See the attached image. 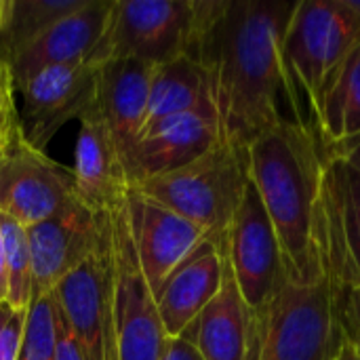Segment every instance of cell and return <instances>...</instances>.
<instances>
[{"instance_id":"cell-1","label":"cell","mask_w":360,"mask_h":360,"mask_svg":"<svg viewBox=\"0 0 360 360\" xmlns=\"http://www.w3.org/2000/svg\"><path fill=\"white\" fill-rule=\"evenodd\" d=\"M297 2L194 0L186 57L207 74L224 143L247 150L278 127L300 124L283 55Z\"/></svg>"},{"instance_id":"cell-2","label":"cell","mask_w":360,"mask_h":360,"mask_svg":"<svg viewBox=\"0 0 360 360\" xmlns=\"http://www.w3.org/2000/svg\"><path fill=\"white\" fill-rule=\"evenodd\" d=\"M249 179L274 226L283 259L306 272L316 257V219L327 150L300 124L278 127L247 148Z\"/></svg>"},{"instance_id":"cell-3","label":"cell","mask_w":360,"mask_h":360,"mask_svg":"<svg viewBox=\"0 0 360 360\" xmlns=\"http://www.w3.org/2000/svg\"><path fill=\"white\" fill-rule=\"evenodd\" d=\"M344 342L319 245L306 272L283 259L274 291L255 314L253 360H331Z\"/></svg>"},{"instance_id":"cell-4","label":"cell","mask_w":360,"mask_h":360,"mask_svg":"<svg viewBox=\"0 0 360 360\" xmlns=\"http://www.w3.org/2000/svg\"><path fill=\"white\" fill-rule=\"evenodd\" d=\"M360 42V0H300L285 36V70L297 120L319 135L325 89Z\"/></svg>"},{"instance_id":"cell-5","label":"cell","mask_w":360,"mask_h":360,"mask_svg":"<svg viewBox=\"0 0 360 360\" xmlns=\"http://www.w3.org/2000/svg\"><path fill=\"white\" fill-rule=\"evenodd\" d=\"M249 184L247 150L217 143L190 165L131 186L198 226L226 255L232 219Z\"/></svg>"},{"instance_id":"cell-6","label":"cell","mask_w":360,"mask_h":360,"mask_svg":"<svg viewBox=\"0 0 360 360\" xmlns=\"http://www.w3.org/2000/svg\"><path fill=\"white\" fill-rule=\"evenodd\" d=\"M194 32V0H114L91 63L137 59L162 65L188 55Z\"/></svg>"},{"instance_id":"cell-7","label":"cell","mask_w":360,"mask_h":360,"mask_svg":"<svg viewBox=\"0 0 360 360\" xmlns=\"http://www.w3.org/2000/svg\"><path fill=\"white\" fill-rule=\"evenodd\" d=\"M97 247L53 291L84 360H118L114 319L112 215L97 213Z\"/></svg>"},{"instance_id":"cell-8","label":"cell","mask_w":360,"mask_h":360,"mask_svg":"<svg viewBox=\"0 0 360 360\" xmlns=\"http://www.w3.org/2000/svg\"><path fill=\"white\" fill-rule=\"evenodd\" d=\"M110 215L118 360H160L169 338L160 323L154 293L137 259L124 200L110 209Z\"/></svg>"},{"instance_id":"cell-9","label":"cell","mask_w":360,"mask_h":360,"mask_svg":"<svg viewBox=\"0 0 360 360\" xmlns=\"http://www.w3.org/2000/svg\"><path fill=\"white\" fill-rule=\"evenodd\" d=\"M316 245L338 304L348 289L360 285V175L333 156L325 165Z\"/></svg>"},{"instance_id":"cell-10","label":"cell","mask_w":360,"mask_h":360,"mask_svg":"<svg viewBox=\"0 0 360 360\" xmlns=\"http://www.w3.org/2000/svg\"><path fill=\"white\" fill-rule=\"evenodd\" d=\"M72 196V169L34 148L21 133L0 162V215L30 228L53 217Z\"/></svg>"},{"instance_id":"cell-11","label":"cell","mask_w":360,"mask_h":360,"mask_svg":"<svg viewBox=\"0 0 360 360\" xmlns=\"http://www.w3.org/2000/svg\"><path fill=\"white\" fill-rule=\"evenodd\" d=\"M15 91L23 101L19 114L23 135L34 148L44 150L63 124L78 120L95 105L97 65L80 61L46 68Z\"/></svg>"},{"instance_id":"cell-12","label":"cell","mask_w":360,"mask_h":360,"mask_svg":"<svg viewBox=\"0 0 360 360\" xmlns=\"http://www.w3.org/2000/svg\"><path fill=\"white\" fill-rule=\"evenodd\" d=\"M226 259L247 306L257 314L274 291L283 268V251L251 179L228 232Z\"/></svg>"},{"instance_id":"cell-13","label":"cell","mask_w":360,"mask_h":360,"mask_svg":"<svg viewBox=\"0 0 360 360\" xmlns=\"http://www.w3.org/2000/svg\"><path fill=\"white\" fill-rule=\"evenodd\" d=\"M221 143L215 110L171 116L146 127L124 156L129 188L150 177L181 169Z\"/></svg>"},{"instance_id":"cell-14","label":"cell","mask_w":360,"mask_h":360,"mask_svg":"<svg viewBox=\"0 0 360 360\" xmlns=\"http://www.w3.org/2000/svg\"><path fill=\"white\" fill-rule=\"evenodd\" d=\"M124 205L141 272L152 293H156L169 274L207 240V234L133 188L127 190Z\"/></svg>"},{"instance_id":"cell-15","label":"cell","mask_w":360,"mask_h":360,"mask_svg":"<svg viewBox=\"0 0 360 360\" xmlns=\"http://www.w3.org/2000/svg\"><path fill=\"white\" fill-rule=\"evenodd\" d=\"M97 230V213L76 196L53 217L27 228L34 295H53L55 287L95 253Z\"/></svg>"},{"instance_id":"cell-16","label":"cell","mask_w":360,"mask_h":360,"mask_svg":"<svg viewBox=\"0 0 360 360\" xmlns=\"http://www.w3.org/2000/svg\"><path fill=\"white\" fill-rule=\"evenodd\" d=\"M112 4L114 0H89L82 8L59 19L13 53L4 63L8 65L15 86L46 68L89 61L105 32Z\"/></svg>"},{"instance_id":"cell-17","label":"cell","mask_w":360,"mask_h":360,"mask_svg":"<svg viewBox=\"0 0 360 360\" xmlns=\"http://www.w3.org/2000/svg\"><path fill=\"white\" fill-rule=\"evenodd\" d=\"M154 70L156 65L137 59H110L97 65L95 108L122 162L143 129Z\"/></svg>"},{"instance_id":"cell-18","label":"cell","mask_w":360,"mask_h":360,"mask_svg":"<svg viewBox=\"0 0 360 360\" xmlns=\"http://www.w3.org/2000/svg\"><path fill=\"white\" fill-rule=\"evenodd\" d=\"M74 150V196L93 213L110 211L124 200L129 181L120 154L93 105L80 118Z\"/></svg>"},{"instance_id":"cell-19","label":"cell","mask_w":360,"mask_h":360,"mask_svg":"<svg viewBox=\"0 0 360 360\" xmlns=\"http://www.w3.org/2000/svg\"><path fill=\"white\" fill-rule=\"evenodd\" d=\"M226 255L202 240L154 293L160 323L167 338H179L219 293L224 283Z\"/></svg>"},{"instance_id":"cell-20","label":"cell","mask_w":360,"mask_h":360,"mask_svg":"<svg viewBox=\"0 0 360 360\" xmlns=\"http://www.w3.org/2000/svg\"><path fill=\"white\" fill-rule=\"evenodd\" d=\"M181 335L196 346L202 360H253L255 314L247 306L228 259L219 293Z\"/></svg>"},{"instance_id":"cell-21","label":"cell","mask_w":360,"mask_h":360,"mask_svg":"<svg viewBox=\"0 0 360 360\" xmlns=\"http://www.w3.org/2000/svg\"><path fill=\"white\" fill-rule=\"evenodd\" d=\"M198 110H215L205 70L188 57L156 65L143 129L165 118Z\"/></svg>"},{"instance_id":"cell-22","label":"cell","mask_w":360,"mask_h":360,"mask_svg":"<svg viewBox=\"0 0 360 360\" xmlns=\"http://www.w3.org/2000/svg\"><path fill=\"white\" fill-rule=\"evenodd\" d=\"M316 129L325 150L360 135V42L331 76L319 108Z\"/></svg>"},{"instance_id":"cell-23","label":"cell","mask_w":360,"mask_h":360,"mask_svg":"<svg viewBox=\"0 0 360 360\" xmlns=\"http://www.w3.org/2000/svg\"><path fill=\"white\" fill-rule=\"evenodd\" d=\"M86 2L89 0H13L8 25L0 34V59L6 61L21 46Z\"/></svg>"},{"instance_id":"cell-24","label":"cell","mask_w":360,"mask_h":360,"mask_svg":"<svg viewBox=\"0 0 360 360\" xmlns=\"http://www.w3.org/2000/svg\"><path fill=\"white\" fill-rule=\"evenodd\" d=\"M0 230H2V240H4L6 274H8L6 302L17 310H27L32 295H34L32 251H30V240H27V228L11 217L0 215Z\"/></svg>"},{"instance_id":"cell-25","label":"cell","mask_w":360,"mask_h":360,"mask_svg":"<svg viewBox=\"0 0 360 360\" xmlns=\"http://www.w3.org/2000/svg\"><path fill=\"white\" fill-rule=\"evenodd\" d=\"M19 360H55V300L32 295L25 312Z\"/></svg>"},{"instance_id":"cell-26","label":"cell","mask_w":360,"mask_h":360,"mask_svg":"<svg viewBox=\"0 0 360 360\" xmlns=\"http://www.w3.org/2000/svg\"><path fill=\"white\" fill-rule=\"evenodd\" d=\"M15 93H17L15 82H13V76L6 65L2 80H0V162L6 156V152L13 148L17 137L23 133L21 116H19L17 103H15Z\"/></svg>"},{"instance_id":"cell-27","label":"cell","mask_w":360,"mask_h":360,"mask_svg":"<svg viewBox=\"0 0 360 360\" xmlns=\"http://www.w3.org/2000/svg\"><path fill=\"white\" fill-rule=\"evenodd\" d=\"M25 312L17 310L8 302H0V360H19Z\"/></svg>"},{"instance_id":"cell-28","label":"cell","mask_w":360,"mask_h":360,"mask_svg":"<svg viewBox=\"0 0 360 360\" xmlns=\"http://www.w3.org/2000/svg\"><path fill=\"white\" fill-rule=\"evenodd\" d=\"M338 323L348 342L360 340V285L348 289L335 304Z\"/></svg>"},{"instance_id":"cell-29","label":"cell","mask_w":360,"mask_h":360,"mask_svg":"<svg viewBox=\"0 0 360 360\" xmlns=\"http://www.w3.org/2000/svg\"><path fill=\"white\" fill-rule=\"evenodd\" d=\"M55 300V297H53ZM55 360H84L70 323L55 302Z\"/></svg>"},{"instance_id":"cell-30","label":"cell","mask_w":360,"mask_h":360,"mask_svg":"<svg viewBox=\"0 0 360 360\" xmlns=\"http://www.w3.org/2000/svg\"><path fill=\"white\" fill-rule=\"evenodd\" d=\"M160 360H202V356L190 340L179 335V338H169Z\"/></svg>"},{"instance_id":"cell-31","label":"cell","mask_w":360,"mask_h":360,"mask_svg":"<svg viewBox=\"0 0 360 360\" xmlns=\"http://www.w3.org/2000/svg\"><path fill=\"white\" fill-rule=\"evenodd\" d=\"M327 156L340 158L342 162L352 167L360 175V135L356 139H352V141H346L342 146H335V148L327 150Z\"/></svg>"},{"instance_id":"cell-32","label":"cell","mask_w":360,"mask_h":360,"mask_svg":"<svg viewBox=\"0 0 360 360\" xmlns=\"http://www.w3.org/2000/svg\"><path fill=\"white\" fill-rule=\"evenodd\" d=\"M8 297V274H6V255H4V240L0 230V302H6Z\"/></svg>"},{"instance_id":"cell-33","label":"cell","mask_w":360,"mask_h":360,"mask_svg":"<svg viewBox=\"0 0 360 360\" xmlns=\"http://www.w3.org/2000/svg\"><path fill=\"white\" fill-rule=\"evenodd\" d=\"M331 360H360L359 354V348H356V344L354 342H344L340 348H338V352L333 354V359Z\"/></svg>"},{"instance_id":"cell-34","label":"cell","mask_w":360,"mask_h":360,"mask_svg":"<svg viewBox=\"0 0 360 360\" xmlns=\"http://www.w3.org/2000/svg\"><path fill=\"white\" fill-rule=\"evenodd\" d=\"M11 11H13V0H0V34L6 30L8 19H11Z\"/></svg>"},{"instance_id":"cell-35","label":"cell","mask_w":360,"mask_h":360,"mask_svg":"<svg viewBox=\"0 0 360 360\" xmlns=\"http://www.w3.org/2000/svg\"><path fill=\"white\" fill-rule=\"evenodd\" d=\"M4 70H6V63L0 59V80H2V74H4Z\"/></svg>"},{"instance_id":"cell-36","label":"cell","mask_w":360,"mask_h":360,"mask_svg":"<svg viewBox=\"0 0 360 360\" xmlns=\"http://www.w3.org/2000/svg\"><path fill=\"white\" fill-rule=\"evenodd\" d=\"M354 344H356V348H359V354H360V340L359 342H354Z\"/></svg>"}]
</instances>
